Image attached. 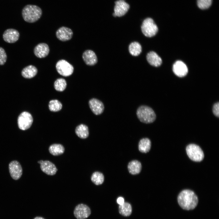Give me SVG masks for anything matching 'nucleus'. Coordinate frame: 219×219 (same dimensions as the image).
<instances>
[{
    "instance_id": "f257e3e1",
    "label": "nucleus",
    "mask_w": 219,
    "mask_h": 219,
    "mask_svg": "<svg viewBox=\"0 0 219 219\" xmlns=\"http://www.w3.org/2000/svg\"><path fill=\"white\" fill-rule=\"evenodd\" d=\"M178 203L182 209L189 210H193L197 205L198 197L192 191L185 189L182 191L178 197Z\"/></svg>"
},
{
    "instance_id": "f03ea898",
    "label": "nucleus",
    "mask_w": 219,
    "mask_h": 219,
    "mask_svg": "<svg viewBox=\"0 0 219 219\" xmlns=\"http://www.w3.org/2000/svg\"><path fill=\"white\" fill-rule=\"evenodd\" d=\"M42 11L38 6L33 5H26L23 9L22 14L24 20L30 23H34L41 17Z\"/></svg>"
},
{
    "instance_id": "7ed1b4c3",
    "label": "nucleus",
    "mask_w": 219,
    "mask_h": 219,
    "mask_svg": "<svg viewBox=\"0 0 219 219\" xmlns=\"http://www.w3.org/2000/svg\"><path fill=\"white\" fill-rule=\"evenodd\" d=\"M136 114L139 120L145 123L153 122L156 118L154 111L151 108L147 106L141 105L137 109Z\"/></svg>"
},
{
    "instance_id": "20e7f679",
    "label": "nucleus",
    "mask_w": 219,
    "mask_h": 219,
    "mask_svg": "<svg viewBox=\"0 0 219 219\" xmlns=\"http://www.w3.org/2000/svg\"><path fill=\"white\" fill-rule=\"evenodd\" d=\"M141 28L143 34L148 37L155 36L158 30V26L153 19L150 18H147L144 20Z\"/></svg>"
},
{
    "instance_id": "39448f33",
    "label": "nucleus",
    "mask_w": 219,
    "mask_h": 219,
    "mask_svg": "<svg viewBox=\"0 0 219 219\" xmlns=\"http://www.w3.org/2000/svg\"><path fill=\"white\" fill-rule=\"evenodd\" d=\"M186 152L189 158L192 160L199 162L204 158L203 152L201 148L194 144H190L186 147Z\"/></svg>"
},
{
    "instance_id": "423d86ee",
    "label": "nucleus",
    "mask_w": 219,
    "mask_h": 219,
    "mask_svg": "<svg viewBox=\"0 0 219 219\" xmlns=\"http://www.w3.org/2000/svg\"><path fill=\"white\" fill-rule=\"evenodd\" d=\"M56 68L58 73L64 77L71 75L74 71L73 66L67 61L63 59L60 60L57 62Z\"/></svg>"
},
{
    "instance_id": "0eeeda50",
    "label": "nucleus",
    "mask_w": 219,
    "mask_h": 219,
    "mask_svg": "<svg viewBox=\"0 0 219 219\" xmlns=\"http://www.w3.org/2000/svg\"><path fill=\"white\" fill-rule=\"evenodd\" d=\"M33 121L31 115L27 112H23L19 116L18 124L19 128L22 130H25L30 128Z\"/></svg>"
},
{
    "instance_id": "6e6552de",
    "label": "nucleus",
    "mask_w": 219,
    "mask_h": 219,
    "mask_svg": "<svg viewBox=\"0 0 219 219\" xmlns=\"http://www.w3.org/2000/svg\"><path fill=\"white\" fill-rule=\"evenodd\" d=\"M91 210L87 205L83 204H80L75 208L74 214L75 217L77 219H85L90 215Z\"/></svg>"
},
{
    "instance_id": "1a4fd4ad",
    "label": "nucleus",
    "mask_w": 219,
    "mask_h": 219,
    "mask_svg": "<svg viewBox=\"0 0 219 219\" xmlns=\"http://www.w3.org/2000/svg\"><path fill=\"white\" fill-rule=\"evenodd\" d=\"M9 169L13 179L16 180L20 178L22 174V169L19 162L16 161L11 162L9 165Z\"/></svg>"
},
{
    "instance_id": "9d476101",
    "label": "nucleus",
    "mask_w": 219,
    "mask_h": 219,
    "mask_svg": "<svg viewBox=\"0 0 219 219\" xmlns=\"http://www.w3.org/2000/svg\"><path fill=\"white\" fill-rule=\"evenodd\" d=\"M114 8V12L113 16L120 17L124 15L129 8V5L124 0H119L115 2Z\"/></svg>"
},
{
    "instance_id": "9b49d317",
    "label": "nucleus",
    "mask_w": 219,
    "mask_h": 219,
    "mask_svg": "<svg viewBox=\"0 0 219 219\" xmlns=\"http://www.w3.org/2000/svg\"><path fill=\"white\" fill-rule=\"evenodd\" d=\"M56 35L59 40L62 41H66L71 39L73 36V32L70 28L62 26L57 30Z\"/></svg>"
},
{
    "instance_id": "f8f14e48",
    "label": "nucleus",
    "mask_w": 219,
    "mask_h": 219,
    "mask_svg": "<svg viewBox=\"0 0 219 219\" xmlns=\"http://www.w3.org/2000/svg\"><path fill=\"white\" fill-rule=\"evenodd\" d=\"M40 165V167L41 170L45 173L49 175H55L57 169L55 165L49 161L40 160L38 162Z\"/></svg>"
},
{
    "instance_id": "ddd939ff",
    "label": "nucleus",
    "mask_w": 219,
    "mask_h": 219,
    "mask_svg": "<svg viewBox=\"0 0 219 219\" xmlns=\"http://www.w3.org/2000/svg\"><path fill=\"white\" fill-rule=\"evenodd\" d=\"M19 36V32L13 29H7L3 34V38L4 40L9 43H14L16 42L18 40Z\"/></svg>"
},
{
    "instance_id": "4468645a",
    "label": "nucleus",
    "mask_w": 219,
    "mask_h": 219,
    "mask_svg": "<svg viewBox=\"0 0 219 219\" xmlns=\"http://www.w3.org/2000/svg\"><path fill=\"white\" fill-rule=\"evenodd\" d=\"M89 104L90 109L95 114L99 115L103 112L104 104L99 100L96 98L92 99L89 100Z\"/></svg>"
},
{
    "instance_id": "2eb2a0df",
    "label": "nucleus",
    "mask_w": 219,
    "mask_h": 219,
    "mask_svg": "<svg viewBox=\"0 0 219 219\" xmlns=\"http://www.w3.org/2000/svg\"><path fill=\"white\" fill-rule=\"evenodd\" d=\"M172 69L174 73L180 77L185 76L188 72L186 65L180 61H177L173 65Z\"/></svg>"
},
{
    "instance_id": "dca6fc26",
    "label": "nucleus",
    "mask_w": 219,
    "mask_h": 219,
    "mask_svg": "<svg viewBox=\"0 0 219 219\" xmlns=\"http://www.w3.org/2000/svg\"><path fill=\"white\" fill-rule=\"evenodd\" d=\"M50 51L48 45L45 43H40L38 44L34 49V53L38 58H43L47 56Z\"/></svg>"
},
{
    "instance_id": "f3484780",
    "label": "nucleus",
    "mask_w": 219,
    "mask_h": 219,
    "mask_svg": "<svg viewBox=\"0 0 219 219\" xmlns=\"http://www.w3.org/2000/svg\"><path fill=\"white\" fill-rule=\"evenodd\" d=\"M82 59L87 65L93 66L97 62V58L95 53L92 50H88L83 53Z\"/></svg>"
},
{
    "instance_id": "a211bd4d",
    "label": "nucleus",
    "mask_w": 219,
    "mask_h": 219,
    "mask_svg": "<svg viewBox=\"0 0 219 219\" xmlns=\"http://www.w3.org/2000/svg\"><path fill=\"white\" fill-rule=\"evenodd\" d=\"M146 59L149 64L155 67L160 66L162 62L161 58L153 51H150L147 54Z\"/></svg>"
},
{
    "instance_id": "6ab92c4d",
    "label": "nucleus",
    "mask_w": 219,
    "mask_h": 219,
    "mask_svg": "<svg viewBox=\"0 0 219 219\" xmlns=\"http://www.w3.org/2000/svg\"><path fill=\"white\" fill-rule=\"evenodd\" d=\"M37 69L35 66L29 65L25 67L21 71V75L24 78H31L37 74Z\"/></svg>"
},
{
    "instance_id": "aec40b11",
    "label": "nucleus",
    "mask_w": 219,
    "mask_h": 219,
    "mask_svg": "<svg viewBox=\"0 0 219 219\" xmlns=\"http://www.w3.org/2000/svg\"><path fill=\"white\" fill-rule=\"evenodd\" d=\"M128 169L129 172L133 175L138 174L141 172V163L137 160H133L129 163Z\"/></svg>"
},
{
    "instance_id": "412c9836",
    "label": "nucleus",
    "mask_w": 219,
    "mask_h": 219,
    "mask_svg": "<svg viewBox=\"0 0 219 219\" xmlns=\"http://www.w3.org/2000/svg\"><path fill=\"white\" fill-rule=\"evenodd\" d=\"M75 133L79 138L85 139L87 138L89 135L88 127L85 124H80L76 128Z\"/></svg>"
},
{
    "instance_id": "4be33fe9",
    "label": "nucleus",
    "mask_w": 219,
    "mask_h": 219,
    "mask_svg": "<svg viewBox=\"0 0 219 219\" xmlns=\"http://www.w3.org/2000/svg\"><path fill=\"white\" fill-rule=\"evenodd\" d=\"M128 50L131 55L137 56L141 53L142 51V47L139 42L137 41L133 42L129 45Z\"/></svg>"
},
{
    "instance_id": "5701e85b",
    "label": "nucleus",
    "mask_w": 219,
    "mask_h": 219,
    "mask_svg": "<svg viewBox=\"0 0 219 219\" xmlns=\"http://www.w3.org/2000/svg\"><path fill=\"white\" fill-rule=\"evenodd\" d=\"M151 147V141L150 140L147 138L141 139L138 144L139 150L142 153H147L148 152Z\"/></svg>"
},
{
    "instance_id": "b1692460",
    "label": "nucleus",
    "mask_w": 219,
    "mask_h": 219,
    "mask_svg": "<svg viewBox=\"0 0 219 219\" xmlns=\"http://www.w3.org/2000/svg\"><path fill=\"white\" fill-rule=\"evenodd\" d=\"M49 150L51 154L57 156L63 154L64 151V148L61 144H54L49 147Z\"/></svg>"
},
{
    "instance_id": "393cba45",
    "label": "nucleus",
    "mask_w": 219,
    "mask_h": 219,
    "mask_svg": "<svg viewBox=\"0 0 219 219\" xmlns=\"http://www.w3.org/2000/svg\"><path fill=\"white\" fill-rule=\"evenodd\" d=\"M119 210L121 215L125 217L129 216L132 213V207L129 203L124 202L123 204L119 205Z\"/></svg>"
},
{
    "instance_id": "a878e982",
    "label": "nucleus",
    "mask_w": 219,
    "mask_h": 219,
    "mask_svg": "<svg viewBox=\"0 0 219 219\" xmlns=\"http://www.w3.org/2000/svg\"><path fill=\"white\" fill-rule=\"evenodd\" d=\"M67 86L66 80L62 78L57 79L54 82V87L56 90L59 92L64 90Z\"/></svg>"
},
{
    "instance_id": "bb28decb",
    "label": "nucleus",
    "mask_w": 219,
    "mask_h": 219,
    "mask_svg": "<svg viewBox=\"0 0 219 219\" xmlns=\"http://www.w3.org/2000/svg\"><path fill=\"white\" fill-rule=\"evenodd\" d=\"M92 182L96 185L101 184L104 180V176L101 172H94L91 177Z\"/></svg>"
},
{
    "instance_id": "cd10ccee",
    "label": "nucleus",
    "mask_w": 219,
    "mask_h": 219,
    "mask_svg": "<svg viewBox=\"0 0 219 219\" xmlns=\"http://www.w3.org/2000/svg\"><path fill=\"white\" fill-rule=\"evenodd\" d=\"M48 106L50 110L54 112L60 110L62 107L61 103L57 99L50 100L49 102Z\"/></svg>"
},
{
    "instance_id": "c85d7f7f",
    "label": "nucleus",
    "mask_w": 219,
    "mask_h": 219,
    "mask_svg": "<svg viewBox=\"0 0 219 219\" xmlns=\"http://www.w3.org/2000/svg\"><path fill=\"white\" fill-rule=\"evenodd\" d=\"M212 0H198L197 4L198 7L201 9H206L211 5Z\"/></svg>"
},
{
    "instance_id": "c756f323",
    "label": "nucleus",
    "mask_w": 219,
    "mask_h": 219,
    "mask_svg": "<svg viewBox=\"0 0 219 219\" xmlns=\"http://www.w3.org/2000/svg\"><path fill=\"white\" fill-rule=\"evenodd\" d=\"M7 58L6 53L4 49L0 47V65H3L6 62Z\"/></svg>"
},
{
    "instance_id": "7c9ffc66",
    "label": "nucleus",
    "mask_w": 219,
    "mask_h": 219,
    "mask_svg": "<svg viewBox=\"0 0 219 219\" xmlns=\"http://www.w3.org/2000/svg\"><path fill=\"white\" fill-rule=\"evenodd\" d=\"M213 112L214 114L217 117H219V103H215L213 106Z\"/></svg>"
},
{
    "instance_id": "2f4dec72",
    "label": "nucleus",
    "mask_w": 219,
    "mask_h": 219,
    "mask_svg": "<svg viewBox=\"0 0 219 219\" xmlns=\"http://www.w3.org/2000/svg\"><path fill=\"white\" fill-rule=\"evenodd\" d=\"M117 202L120 205L123 204L124 203V198L122 197H119L117 199Z\"/></svg>"
},
{
    "instance_id": "473e14b6",
    "label": "nucleus",
    "mask_w": 219,
    "mask_h": 219,
    "mask_svg": "<svg viewBox=\"0 0 219 219\" xmlns=\"http://www.w3.org/2000/svg\"><path fill=\"white\" fill-rule=\"evenodd\" d=\"M34 219H45L43 217H35Z\"/></svg>"
}]
</instances>
